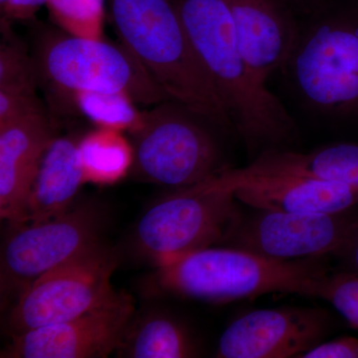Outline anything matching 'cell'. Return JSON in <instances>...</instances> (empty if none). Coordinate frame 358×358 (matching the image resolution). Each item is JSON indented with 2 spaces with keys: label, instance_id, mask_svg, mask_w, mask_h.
<instances>
[{
  "label": "cell",
  "instance_id": "6da1fadb",
  "mask_svg": "<svg viewBox=\"0 0 358 358\" xmlns=\"http://www.w3.org/2000/svg\"><path fill=\"white\" fill-rule=\"evenodd\" d=\"M171 1L250 159L271 150H296L298 127L250 68L225 1Z\"/></svg>",
  "mask_w": 358,
  "mask_h": 358
},
{
  "label": "cell",
  "instance_id": "7a4b0ae2",
  "mask_svg": "<svg viewBox=\"0 0 358 358\" xmlns=\"http://www.w3.org/2000/svg\"><path fill=\"white\" fill-rule=\"evenodd\" d=\"M121 44L171 100L233 131L171 0H107Z\"/></svg>",
  "mask_w": 358,
  "mask_h": 358
},
{
  "label": "cell",
  "instance_id": "3957f363",
  "mask_svg": "<svg viewBox=\"0 0 358 358\" xmlns=\"http://www.w3.org/2000/svg\"><path fill=\"white\" fill-rule=\"evenodd\" d=\"M324 257L277 261L227 246L199 250L157 267L162 292L213 303L253 300L270 293L308 296L329 272Z\"/></svg>",
  "mask_w": 358,
  "mask_h": 358
},
{
  "label": "cell",
  "instance_id": "277c9868",
  "mask_svg": "<svg viewBox=\"0 0 358 358\" xmlns=\"http://www.w3.org/2000/svg\"><path fill=\"white\" fill-rule=\"evenodd\" d=\"M305 18L282 70L313 112L329 119H357V0H329Z\"/></svg>",
  "mask_w": 358,
  "mask_h": 358
},
{
  "label": "cell",
  "instance_id": "5b68a950",
  "mask_svg": "<svg viewBox=\"0 0 358 358\" xmlns=\"http://www.w3.org/2000/svg\"><path fill=\"white\" fill-rule=\"evenodd\" d=\"M32 57L39 84L61 109L79 91L122 92L140 106L171 100L124 46L35 24Z\"/></svg>",
  "mask_w": 358,
  "mask_h": 358
},
{
  "label": "cell",
  "instance_id": "8992f818",
  "mask_svg": "<svg viewBox=\"0 0 358 358\" xmlns=\"http://www.w3.org/2000/svg\"><path fill=\"white\" fill-rule=\"evenodd\" d=\"M216 129H226L185 103L164 101L143 110L131 134V173L140 180L173 189L202 182L230 169Z\"/></svg>",
  "mask_w": 358,
  "mask_h": 358
},
{
  "label": "cell",
  "instance_id": "52a82bcc",
  "mask_svg": "<svg viewBox=\"0 0 358 358\" xmlns=\"http://www.w3.org/2000/svg\"><path fill=\"white\" fill-rule=\"evenodd\" d=\"M221 173L173 189L150 206L134 230L136 252L159 267L192 252L221 246L242 215L235 189Z\"/></svg>",
  "mask_w": 358,
  "mask_h": 358
},
{
  "label": "cell",
  "instance_id": "ba28073f",
  "mask_svg": "<svg viewBox=\"0 0 358 358\" xmlns=\"http://www.w3.org/2000/svg\"><path fill=\"white\" fill-rule=\"evenodd\" d=\"M117 265V251L100 242L40 275L9 308L7 333L13 338L67 322L100 307L117 293L110 280Z\"/></svg>",
  "mask_w": 358,
  "mask_h": 358
},
{
  "label": "cell",
  "instance_id": "9c48e42d",
  "mask_svg": "<svg viewBox=\"0 0 358 358\" xmlns=\"http://www.w3.org/2000/svg\"><path fill=\"white\" fill-rule=\"evenodd\" d=\"M103 222L102 211L85 203L42 222L11 226L1 249L2 299L15 301L40 275L102 242Z\"/></svg>",
  "mask_w": 358,
  "mask_h": 358
},
{
  "label": "cell",
  "instance_id": "30bf717a",
  "mask_svg": "<svg viewBox=\"0 0 358 358\" xmlns=\"http://www.w3.org/2000/svg\"><path fill=\"white\" fill-rule=\"evenodd\" d=\"M244 214L221 246L233 247L277 261L326 257L345 242L358 216V205L338 213L266 211Z\"/></svg>",
  "mask_w": 358,
  "mask_h": 358
},
{
  "label": "cell",
  "instance_id": "8fae6325",
  "mask_svg": "<svg viewBox=\"0 0 358 358\" xmlns=\"http://www.w3.org/2000/svg\"><path fill=\"white\" fill-rule=\"evenodd\" d=\"M134 301L117 292L75 319L11 338L1 358H105L117 352L134 317Z\"/></svg>",
  "mask_w": 358,
  "mask_h": 358
},
{
  "label": "cell",
  "instance_id": "7c38bea8",
  "mask_svg": "<svg viewBox=\"0 0 358 358\" xmlns=\"http://www.w3.org/2000/svg\"><path fill=\"white\" fill-rule=\"evenodd\" d=\"M333 327L324 308L253 310L238 317L219 338L215 357H300L322 343Z\"/></svg>",
  "mask_w": 358,
  "mask_h": 358
},
{
  "label": "cell",
  "instance_id": "4fadbf2b",
  "mask_svg": "<svg viewBox=\"0 0 358 358\" xmlns=\"http://www.w3.org/2000/svg\"><path fill=\"white\" fill-rule=\"evenodd\" d=\"M235 34L255 76L267 84L284 69L301 32L299 16L285 0H224Z\"/></svg>",
  "mask_w": 358,
  "mask_h": 358
},
{
  "label": "cell",
  "instance_id": "5bb4252c",
  "mask_svg": "<svg viewBox=\"0 0 358 358\" xmlns=\"http://www.w3.org/2000/svg\"><path fill=\"white\" fill-rule=\"evenodd\" d=\"M55 136L46 110L0 124V216L10 226L25 223L30 188Z\"/></svg>",
  "mask_w": 358,
  "mask_h": 358
},
{
  "label": "cell",
  "instance_id": "9a60e30c",
  "mask_svg": "<svg viewBox=\"0 0 358 358\" xmlns=\"http://www.w3.org/2000/svg\"><path fill=\"white\" fill-rule=\"evenodd\" d=\"M310 178L358 187V145L338 143L312 152L296 150H271L251 160L243 169H226L221 178L234 188L256 179Z\"/></svg>",
  "mask_w": 358,
  "mask_h": 358
},
{
  "label": "cell",
  "instance_id": "2e32d148",
  "mask_svg": "<svg viewBox=\"0 0 358 358\" xmlns=\"http://www.w3.org/2000/svg\"><path fill=\"white\" fill-rule=\"evenodd\" d=\"M234 189L238 201L266 211L331 214L358 205L357 186L310 178L256 179Z\"/></svg>",
  "mask_w": 358,
  "mask_h": 358
},
{
  "label": "cell",
  "instance_id": "e0dca14e",
  "mask_svg": "<svg viewBox=\"0 0 358 358\" xmlns=\"http://www.w3.org/2000/svg\"><path fill=\"white\" fill-rule=\"evenodd\" d=\"M79 141L77 136H55L47 148L28 195L25 223L56 217L74 204L87 182Z\"/></svg>",
  "mask_w": 358,
  "mask_h": 358
},
{
  "label": "cell",
  "instance_id": "ac0fdd59",
  "mask_svg": "<svg viewBox=\"0 0 358 358\" xmlns=\"http://www.w3.org/2000/svg\"><path fill=\"white\" fill-rule=\"evenodd\" d=\"M129 358H185L196 357V346L186 331L171 317L148 315L134 319L117 350Z\"/></svg>",
  "mask_w": 358,
  "mask_h": 358
},
{
  "label": "cell",
  "instance_id": "d6986e66",
  "mask_svg": "<svg viewBox=\"0 0 358 358\" xmlns=\"http://www.w3.org/2000/svg\"><path fill=\"white\" fill-rule=\"evenodd\" d=\"M86 180L112 185L131 173L134 148L122 131L96 128L79 141Z\"/></svg>",
  "mask_w": 358,
  "mask_h": 358
},
{
  "label": "cell",
  "instance_id": "ffe728a7",
  "mask_svg": "<svg viewBox=\"0 0 358 358\" xmlns=\"http://www.w3.org/2000/svg\"><path fill=\"white\" fill-rule=\"evenodd\" d=\"M122 92L79 91L68 96L61 109L81 115L96 128L134 133L140 128L143 110Z\"/></svg>",
  "mask_w": 358,
  "mask_h": 358
},
{
  "label": "cell",
  "instance_id": "44dd1931",
  "mask_svg": "<svg viewBox=\"0 0 358 358\" xmlns=\"http://www.w3.org/2000/svg\"><path fill=\"white\" fill-rule=\"evenodd\" d=\"M106 0H51L50 18L60 29L86 38H103Z\"/></svg>",
  "mask_w": 358,
  "mask_h": 358
},
{
  "label": "cell",
  "instance_id": "7402d4cb",
  "mask_svg": "<svg viewBox=\"0 0 358 358\" xmlns=\"http://www.w3.org/2000/svg\"><path fill=\"white\" fill-rule=\"evenodd\" d=\"M10 21L1 18L0 88L37 90L39 85L32 54L11 30Z\"/></svg>",
  "mask_w": 358,
  "mask_h": 358
},
{
  "label": "cell",
  "instance_id": "603a6c76",
  "mask_svg": "<svg viewBox=\"0 0 358 358\" xmlns=\"http://www.w3.org/2000/svg\"><path fill=\"white\" fill-rule=\"evenodd\" d=\"M308 296L320 298L336 308L353 329H358V274L329 270L313 282Z\"/></svg>",
  "mask_w": 358,
  "mask_h": 358
},
{
  "label": "cell",
  "instance_id": "cb8c5ba5",
  "mask_svg": "<svg viewBox=\"0 0 358 358\" xmlns=\"http://www.w3.org/2000/svg\"><path fill=\"white\" fill-rule=\"evenodd\" d=\"M37 90L0 88V124L44 112Z\"/></svg>",
  "mask_w": 358,
  "mask_h": 358
},
{
  "label": "cell",
  "instance_id": "d4e9b609",
  "mask_svg": "<svg viewBox=\"0 0 358 358\" xmlns=\"http://www.w3.org/2000/svg\"><path fill=\"white\" fill-rule=\"evenodd\" d=\"M299 358H358V338L343 336L322 341Z\"/></svg>",
  "mask_w": 358,
  "mask_h": 358
},
{
  "label": "cell",
  "instance_id": "484cf974",
  "mask_svg": "<svg viewBox=\"0 0 358 358\" xmlns=\"http://www.w3.org/2000/svg\"><path fill=\"white\" fill-rule=\"evenodd\" d=\"M51 0H7L1 7V18L10 21H32L42 6Z\"/></svg>",
  "mask_w": 358,
  "mask_h": 358
},
{
  "label": "cell",
  "instance_id": "4316f807",
  "mask_svg": "<svg viewBox=\"0 0 358 358\" xmlns=\"http://www.w3.org/2000/svg\"><path fill=\"white\" fill-rule=\"evenodd\" d=\"M334 256L341 261V270L358 274V216L353 222L345 242Z\"/></svg>",
  "mask_w": 358,
  "mask_h": 358
},
{
  "label": "cell",
  "instance_id": "83f0119b",
  "mask_svg": "<svg viewBox=\"0 0 358 358\" xmlns=\"http://www.w3.org/2000/svg\"><path fill=\"white\" fill-rule=\"evenodd\" d=\"M298 16L307 17L320 10L329 0H285Z\"/></svg>",
  "mask_w": 358,
  "mask_h": 358
},
{
  "label": "cell",
  "instance_id": "f1b7e54d",
  "mask_svg": "<svg viewBox=\"0 0 358 358\" xmlns=\"http://www.w3.org/2000/svg\"><path fill=\"white\" fill-rule=\"evenodd\" d=\"M7 0H0V6H3V4L6 3Z\"/></svg>",
  "mask_w": 358,
  "mask_h": 358
}]
</instances>
